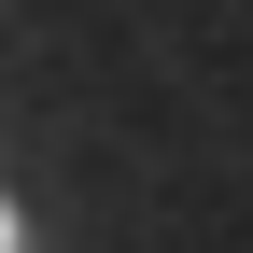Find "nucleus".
Here are the masks:
<instances>
[{"label":"nucleus","mask_w":253,"mask_h":253,"mask_svg":"<svg viewBox=\"0 0 253 253\" xmlns=\"http://www.w3.org/2000/svg\"><path fill=\"white\" fill-rule=\"evenodd\" d=\"M0 253H14V211H0Z\"/></svg>","instance_id":"nucleus-1"}]
</instances>
